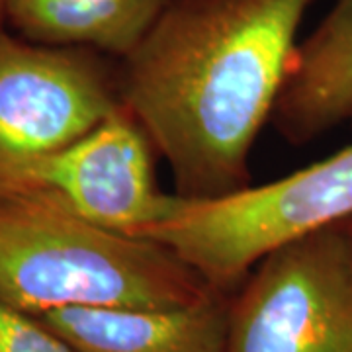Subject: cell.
Returning a JSON list of instances; mask_svg holds the SVG:
<instances>
[{
    "instance_id": "6da1fadb",
    "label": "cell",
    "mask_w": 352,
    "mask_h": 352,
    "mask_svg": "<svg viewBox=\"0 0 352 352\" xmlns=\"http://www.w3.org/2000/svg\"><path fill=\"white\" fill-rule=\"evenodd\" d=\"M315 0H175L118 61L122 106L182 200L251 186V153L276 110Z\"/></svg>"
},
{
    "instance_id": "7a4b0ae2",
    "label": "cell",
    "mask_w": 352,
    "mask_h": 352,
    "mask_svg": "<svg viewBox=\"0 0 352 352\" xmlns=\"http://www.w3.org/2000/svg\"><path fill=\"white\" fill-rule=\"evenodd\" d=\"M175 251L0 196V300L39 317L69 307H178L214 294Z\"/></svg>"
},
{
    "instance_id": "3957f363",
    "label": "cell",
    "mask_w": 352,
    "mask_h": 352,
    "mask_svg": "<svg viewBox=\"0 0 352 352\" xmlns=\"http://www.w3.org/2000/svg\"><path fill=\"white\" fill-rule=\"evenodd\" d=\"M352 217V141L292 175L206 201L176 196L147 239L175 251L215 292L231 296L280 245Z\"/></svg>"
},
{
    "instance_id": "277c9868",
    "label": "cell",
    "mask_w": 352,
    "mask_h": 352,
    "mask_svg": "<svg viewBox=\"0 0 352 352\" xmlns=\"http://www.w3.org/2000/svg\"><path fill=\"white\" fill-rule=\"evenodd\" d=\"M226 352H352V258L339 227L252 266L229 298Z\"/></svg>"
},
{
    "instance_id": "5b68a950",
    "label": "cell",
    "mask_w": 352,
    "mask_h": 352,
    "mask_svg": "<svg viewBox=\"0 0 352 352\" xmlns=\"http://www.w3.org/2000/svg\"><path fill=\"white\" fill-rule=\"evenodd\" d=\"M153 149L124 110L75 143L0 173V196L34 201L108 231L147 237L173 212L159 188Z\"/></svg>"
},
{
    "instance_id": "8992f818",
    "label": "cell",
    "mask_w": 352,
    "mask_h": 352,
    "mask_svg": "<svg viewBox=\"0 0 352 352\" xmlns=\"http://www.w3.org/2000/svg\"><path fill=\"white\" fill-rule=\"evenodd\" d=\"M120 108L116 59L0 25V173L61 151Z\"/></svg>"
},
{
    "instance_id": "52a82bcc",
    "label": "cell",
    "mask_w": 352,
    "mask_h": 352,
    "mask_svg": "<svg viewBox=\"0 0 352 352\" xmlns=\"http://www.w3.org/2000/svg\"><path fill=\"white\" fill-rule=\"evenodd\" d=\"M229 298L178 307H69L39 315L75 352H226Z\"/></svg>"
},
{
    "instance_id": "ba28073f",
    "label": "cell",
    "mask_w": 352,
    "mask_h": 352,
    "mask_svg": "<svg viewBox=\"0 0 352 352\" xmlns=\"http://www.w3.org/2000/svg\"><path fill=\"white\" fill-rule=\"evenodd\" d=\"M352 120V0H335L311 36L298 43L272 124L305 145Z\"/></svg>"
},
{
    "instance_id": "9c48e42d",
    "label": "cell",
    "mask_w": 352,
    "mask_h": 352,
    "mask_svg": "<svg viewBox=\"0 0 352 352\" xmlns=\"http://www.w3.org/2000/svg\"><path fill=\"white\" fill-rule=\"evenodd\" d=\"M175 0H8L4 25L22 38L85 47L116 61L138 47Z\"/></svg>"
},
{
    "instance_id": "30bf717a",
    "label": "cell",
    "mask_w": 352,
    "mask_h": 352,
    "mask_svg": "<svg viewBox=\"0 0 352 352\" xmlns=\"http://www.w3.org/2000/svg\"><path fill=\"white\" fill-rule=\"evenodd\" d=\"M0 352H75L39 317L0 300Z\"/></svg>"
},
{
    "instance_id": "8fae6325",
    "label": "cell",
    "mask_w": 352,
    "mask_h": 352,
    "mask_svg": "<svg viewBox=\"0 0 352 352\" xmlns=\"http://www.w3.org/2000/svg\"><path fill=\"white\" fill-rule=\"evenodd\" d=\"M340 229V233H342V237L346 241V247H349V252H351V258H352V217L349 219H344L342 223L337 226Z\"/></svg>"
},
{
    "instance_id": "7c38bea8",
    "label": "cell",
    "mask_w": 352,
    "mask_h": 352,
    "mask_svg": "<svg viewBox=\"0 0 352 352\" xmlns=\"http://www.w3.org/2000/svg\"><path fill=\"white\" fill-rule=\"evenodd\" d=\"M6 4H8V0H0V25H4V16H6Z\"/></svg>"
}]
</instances>
